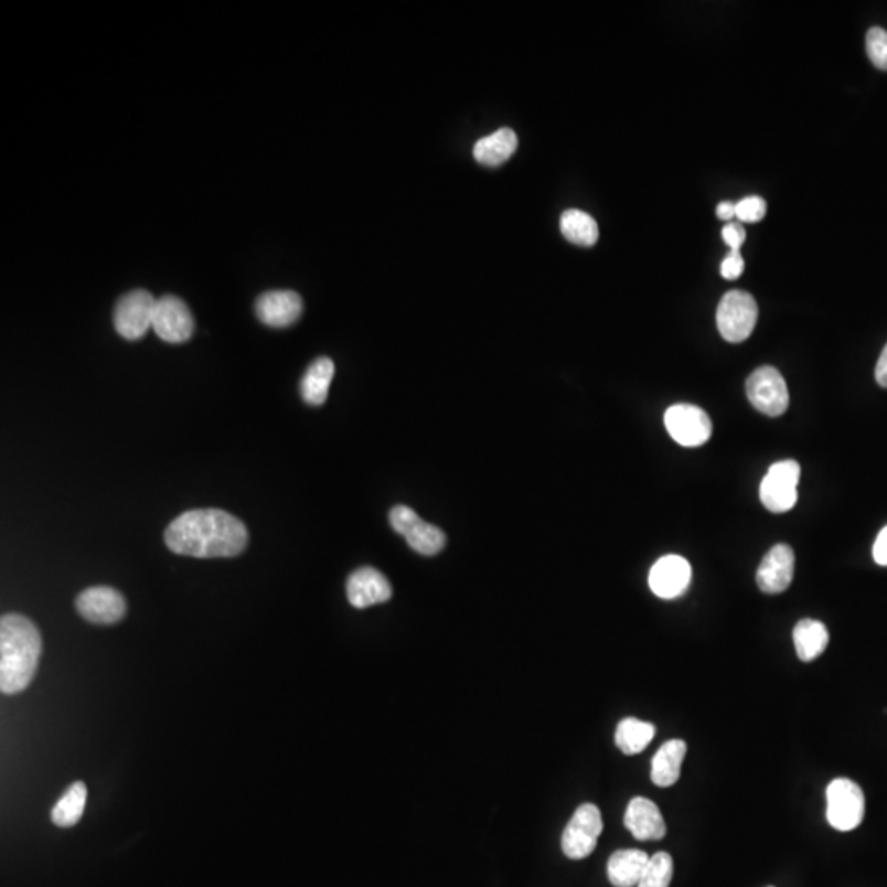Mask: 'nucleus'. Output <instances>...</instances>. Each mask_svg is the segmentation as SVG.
<instances>
[{
	"mask_svg": "<svg viewBox=\"0 0 887 887\" xmlns=\"http://www.w3.org/2000/svg\"><path fill=\"white\" fill-rule=\"evenodd\" d=\"M687 745L682 739L665 741L653 758L651 779L660 788H671L681 778V766L684 761Z\"/></svg>",
	"mask_w": 887,
	"mask_h": 887,
	"instance_id": "nucleus-19",
	"label": "nucleus"
},
{
	"mask_svg": "<svg viewBox=\"0 0 887 887\" xmlns=\"http://www.w3.org/2000/svg\"><path fill=\"white\" fill-rule=\"evenodd\" d=\"M560 231L567 241L583 247H591L598 241L597 222L584 211H566L560 217Z\"/></svg>",
	"mask_w": 887,
	"mask_h": 887,
	"instance_id": "nucleus-25",
	"label": "nucleus"
},
{
	"mask_svg": "<svg viewBox=\"0 0 887 887\" xmlns=\"http://www.w3.org/2000/svg\"><path fill=\"white\" fill-rule=\"evenodd\" d=\"M393 530L405 537L413 551L423 556H436L446 546V534L435 524L426 523L415 510L398 505L389 512Z\"/></svg>",
	"mask_w": 887,
	"mask_h": 887,
	"instance_id": "nucleus-7",
	"label": "nucleus"
},
{
	"mask_svg": "<svg viewBox=\"0 0 887 887\" xmlns=\"http://www.w3.org/2000/svg\"><path fill=\"white\" fill-rule=\"evenodd\" d=\"M875 375L878 385L883 386V388H887V344L885 351H883L881 357H879L878 364H876Z\"/></svg>",
	"mask_w": 887,
	"mask_h": 887,
	"instance_id": "nucleus-32",
	"label": "nucleus"
},
{
	"mask_svg": "<svg viewBox=\"0 0 887 887\" xmlns=\"http://www.w3.org/2000/svg\"><path fill=\"white\" fill-rule=\"evenodd\" d=\"M654 735H656V727L653 724L638 720V718H624L618 725L615 742L621 752L633 756L644 751L653 741Z\"/></svg>",
	"mask_w": 887,
	"mask_h": 887,
	"instance_id": "nucleus-23",
	"label": "nucleus"
},
{
	"mask_svg": "<svg viewBox=\"0 0 887 887\" xmlns=\"http://www.w3.org/2000/svg\"><path fill=\"white\" fill-rule=\"evenodd\" d=\"M724 238L725 242L730 245L731 250L739 252L741 245L745 244V228H742V225L738 224V222H730V224L724 227Z\"/></svg>",
	"mask_w": 887,
	"mask_h": 887,
	"instance_id": "nucleus-30",
	"label": "nucleus"
},
{
	"mask_svg": "<svg viewBox=\"0 0 887 887\" xmlns=\"http://www.w3.org/2000/svg\"><path fill=\"white\" fill-rule=\"evenodd\" d=\"M247 527L222 510H191L171 521L164 543L181 556L213 559L235 557L247 547Z\"/></svg>",
	"mask_w": 887,
	"mask_h": 887,
	"instance_id": "nucleus-1",
	"label": "nucleus"
},
{
	"mask_svg": "<svg viewBox=\"0 0 887 887\" xmlns=\"http://www.w3.org/2000/svg\"><path fill=\"white\" fill-rule=\"evenodd\" d=\"M334 362L328 357L318 359V361L309 365L304 376H302L301 385H299L302 399L308 405H324L329 395V386H331L332 378H334Z\"/></svg>",
	"mask_w": 887,
	"mask_h": 887,
	"instance_id": "nucleus-20",
	"label": "nucleus"
},
{
	"mask_svg": "<svg viewBox=\"0 0 887 887\" xmlns=\"http://www.w3.org/2000/svg\"><path fill=\"white\" fill-rule=\"evenodd\" d=\"M624 825L630 830L631 835L640 840V842L663 840L665 832H667L660 808L646 798H634L628 804L627 813H624Z\"/></svg>",
	"mask_w": 887,
	"mask_h": 887,
	"instance_id": "nucleus-17",
	"label": "nucleus"
},
{
	"mask_svg": "<svg viewBox=\"0 0 887 887\" xmlns=\"http://www.w3.org/2000/svg\"><path fill=\"white\" fill-rule=\"evenodd\" d=\"M601 832H603V820L600 809L594 804L580 805L564 830V855L570 859L587 858L597 848Z\"/></svg>",
	"mask_w": 887,
	"mask_h": 887,
	"instance_id": "nucleus-8",
	"label": "nucleus"
},
{
	"mask_svg": "<svg viewBox=\"0 0 887 887\" xmlns=\"http://www.w3.org/2000/svg\"><path fill=\"white\" fill-rule=\"evenodd\" d=\"M302 312L301 296L295 291H268L255 302V314L270 328H288Z\"/></svg>",
	"mask_w": 887,
	"mask_h": 887,
	"instance_id": "nucleus-15",
	"label": "nucleus"
},
{
	"mask_svg": "<svg viewBox=\"0 0 887 887\" xmlns=\"http://www.w3.org/2000/svg\"><path fill=\"white\" fill-rule=\"evenodd\" d=\"M42 656V637L22 615H3L0 620V691L13 695L25 691Z\"/></svg>",
	"mask_w": 887,
	"mask_h": 887,
	"instance_id": "nucleus-2",
	"label": "nucleus"
},
{
	"mask_svg": "<svg viewBox=\"0 0 887 887\" xmlns=\"http://www.w3.org/2000/svg\"><path fill=\"white\" fill-rule=\"evenodd\" d=\"M153 331L168 344L190 341L194 332V318L183 299L161 296L157 299L153 314Z\"/></svg>",
	"mask_w": 887,
	"mask_h": 887,
	"instance_id": "nucleus-11",
	"label": "nucleus"
},
{
	"mask_svg": "<svg viewBox=\"0 0 887 887\" xmlns=\"http://www.w3.org/2000/svg\"><path fill=\"white\" fill-rule=\"evenodd\" d=\"M746 395L751 405L769 418L784 415L789 408V389L784 376L771 365L756 368L746 380Z\"/></svg>",
	"mask_w": 887,
	"mask_h": 887,
	"instance_id": "nucleus-5",
	"label": "nucleus"
},
{
	"mask_svg": "<svg viewBox=\"0 0 887 887\" xmlns=\"http://www.w3.org/2000/svg\"><path fill=\"white\" fill-rule=\"evenodd\" d=\"M157 299L146 290L130 291L119 299L114 312L117 332L127 341H139L153 325Z\"/></svg>",
	"mask_w": 887,
	"mask_h": 887,
	"instance_id": "nucleus-9",
	"label": "nucleus"
},
{
	"mask_svg": "<svg viewBox=\"0 0 887 887\" xmlns=\"http://www.w3.org/2000/svg\"><path fill=\"white\" fill-rule=\"evenodd\" d=\"M795 556L788 544H778L771 547L765 559L759 564L756 580L765 594H782L791 587L794 579Z\"/></svg>",
	"mask_w": 887,
	"mask_h": 887,
	"instance_id": "nucleus-13",
	"label": "nucleus"
},
{
	"mask_svg": "<svg viewBox=\"0 0 887 887\" xmlns=\"http://www.w3.org/2000/svg\"><path fill=\"white\" fill-rule=\"evenodd\" d=\"M758 322V304L756 299L746 291H728L722 298L717 309V325L725 341H746L751 335Z\"/></svg>",
	"mask_w": 887,
	"mask_h": 887,
	"instance_id": "nucleus-6",
	"label": "nucleus"
},
{
	"mask_svg": "<svg viewBox=\"0 0 887 887\" xmlns=\"http://www.w3.org/2000/svg\"><path fill=\"white\" fill-rule=\"evenodd\" d=\"M392 595L388 579L373 567H362L349 577L348 598L352 607L368 608L372 605L385 603Z\"/></svg>",
	"mask_w": 887,
	"mask_h": 887,
	"instance_id": "nucleus-16",
	"label": "nucleus"
},
{
	"mask_svg": "<svg viewBox=\"0 0 887 887\" xmlns=\"http://www.w3.org/2000/svg\"><path fill=\"white\" fill-rule=\"evenodd\" d=\"M674 875V862L669 853L660 852L651 856L640 885L637 887H669Z\"/></svg>",
	"mask_w": 887,
	"mask_h": 887,
	"instance_id": "nucleus-26",
	"label": "nucleus"
},
{
	"mask_svg": "<svg viewBox=\"0 0 887 887\" xmlns=\"http://www.w3.org/2000/svg\"><path fill=\"white\" fill-rule=\"evenodd\" d=\"M717 217L722 221H730L737 217V204L720 203L717 206Z\"/></svg>",
	"mask_w": 887,
	"mask_h": 887,
	"instance_id": "nucleus-33",
	"label": "nucleus"
},
{
	"mask_svg": "<svg viewBox=\"0 0 887 887\" xmlns=\"http://www.w3.org/2000/svg\"><path fill=\"white\" fill-rule=\"evenodd\" d=\"M742 270H745V260H742L741 252L731 250L722 264V277L727 280H737L741 277Z\"/></svg>",
	"mask_w": 887,
	"mask_h": 887,
	"instance_id": "nucleus-29",
	"label": "nucleus"
},
{
	"mask_svg": "<svg viewBox=\"0 0 887 887\" xmlns=\"http://www.w3.org/2000/svg\"><path fill=\"white\" fill-rule=\"evenodd\" d=\"M87 789L83 782H74L70 786L68 791L63 794V798L56 802L52 811V820L56 826L76 825L83 816L84 809H86Z\"/></svg>",
	"mask_w": 887,
	"mask_h": 887,
	"instance_id": "nucleus-24",
	"label": "nucleus"
},
{
	"mask_svg": "<svg viewBox=\"0 0 887 887\" xmlns=\"http://www.w3.org/2000/svg\"><path fill=\"white\" fill-rule=\"evenodd\" d=\"M801 466L795 460L772 463L759 487V499L766 510L786 513L798 503Z\"/></svg>",
	"mask_w": 887,
	"mask_h": 887,
	"instance_id": "nucleus-4",
	"label": "nucleus"
},
{
	"mask_svg": "<svg viewBox=\"0 0 887 887\" xmlns=\"http://www.w3.org/2000/svg\"><path fill=\"white\" fill-rule=\"evenodd\" d=\"M865 794L852 779H833L826 788V820L838 832H852L865 819Z\"/></svg>",
	"mask_w": 887,
	"mask_h": 887,
	"instance_id": "nucleus-3",
	"label": "nucleus"
},
{
	"mask_svg": "<svg viewBox=\"0 0 887 887\" xmlns=\"http://www.w3.org/2000/svg\"><path fill=\"white\" fill-rule=\"evenodd\" d=\"M516 148V133L509 127H503L492 136L480 139L473 147V157L485 167H499L513 157Z\"/></svg>",
	"mask_w": 887,
	"mask_h": 887,
	"instance_id": "nucleus-22",
	"label": "nucleus"
},
{
	"mask_svg": "<svg viewBox=\"0 0 887 887\" xmlns=\"http://www.w3.org/2000/svg\"><path fill=\"white\" fill-rule=\"evenodd\" d=\"M873 557H875L876 564H879V566H887V526L876 537Z\"/></svg>",
	"mask_w": 887,
	"mask_h": 887,
	"instance_id": "nucleus-31",
	"label": "nucleus"
},
{
	"mask_svg": "<svg viewBox=\"0 0 887 887\" xmlns=\"http://www.w3.org/2000/svg\"><path fill=\"white\" fill-rule=\"evenodd\" d=\"M650 858L641 849H618L608 859V879L615 887L638 886Z\"/></svg>",
	"mask_w": 887,
	"mask_h": 887,
	"instance_id": "nucleus-18",
	"label": "nucleus"
},
{
	"mask_svg": "<svg viewBox=\"0 0 887 887\" xmlns=\"http://www.w3.org/2000/svg\"><path fill=\"white\" fill-rule=\"evenodd\" d=\"M792 638H794L799 660L804 661V663L815 661L826 650L830 641L829 630H826L825 624L822 621L812 620V618L799 621L795 624Z\"/></svg>",
	"mask_w": 887,
	"mask_h": 887,
	"instance_id": "nucleus-21",
	"label": "nucleus"
},
{
	"mask_svg": "<svg viewBox=\"0 0 887 887\" xmlns=\"http://www.w3.org/2000/svg\"><path fill=\"white\" fill-rule=\"evenodd\" d=\"M76 608L84 620L96 624H114L127 611L126 598L110 587H90L76 598Z\"/></svg>",
	"mask_w": 887,
	"mask_h": 887,
	"instance_id": "nucleus-12",
	"label": "nucleus"
},
{
	"mask_svg": "<svg viewBox=\"0 0 887 887\" xmlns=\"http://www.w3.org/2000/svg\"><path fill=\"white\" fill-rule=\"evenodd\" d=\"M665 428L684 447L704 446L712 438V421L704 409L687 403L671 406L664 416Z\"/></svg>",
	"mask_w": 887,
	"mask_h": 887,
	"instance_id": "nucleus-10",
	"label": "nucleus"
},
{
	"mask_svg": "<svg viewBox=\"0 0 887 887\" xmlns=\"http://www.w3.org/2000/svg\"><path fill=\"white\" fill-rule=\"evenodd\" d=\"M866 52L876 68L887 72V32L873 26L866 35Z\"/></svg>",
	"mask_w": 887,
	"mask_h": 887,
	"instance_id": "nucleus-27",
	"label": "nucleus"
},
{
	"mask_svg": "<svg viewBox=\"0 0 887 887\" xmlns=\"http://www.w3.org/2000/svg\"><path fill=\"white\" fill-rule=\"evenodd\" d=\"M692 580V567L681 556H664L654 564L650 573V587L654 595L664 600L681 597L687 591Z\"/></svg>",
	"mask_w": 887,
	"mask_h": 887,
	"instance_id": "nucleus-14",
	"label": "nucleus"
},
{
	"mask_svg": "<svg viewBox=\"0 0 887 887\" xmlns=\"http://www.w3.org/2000/svg\"><path fill=\"white\" fill-rule=\"evenodd\" d=\"M766 216V201L759 196H748L745 200L739 201L737 204V217L741 222H749V224H755V222L762 221V217Z\"/></svg>",
	"mask_w": 887,
	"mask_h": 887,
	"instance_id": "nucleus-28",
	"label": "nucleus"
}]
</instances>
